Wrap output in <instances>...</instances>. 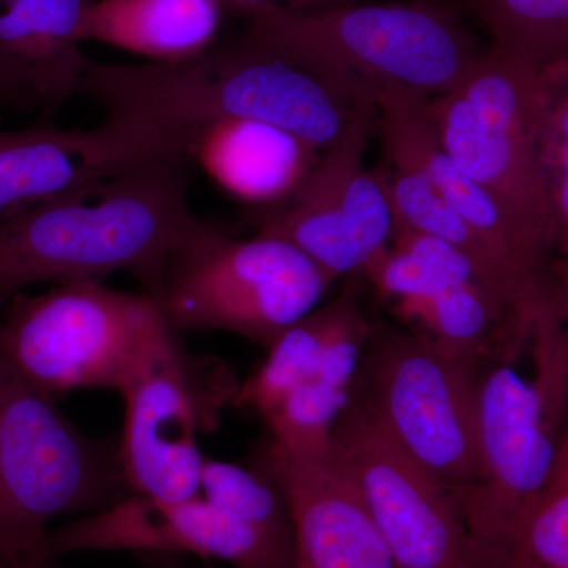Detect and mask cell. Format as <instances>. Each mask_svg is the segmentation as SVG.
<instances>
[{
    "mask_svg": "<svg viewBox=\"0 0 568 568\" xmlns=\"http://www.w3.org/2000/svg\"><path fill=\"white\" fill-rule=\"evenodd\" d=\"M78 95L119 121L156 126L222 119L265 123L320 153L342 141L369 108L244 32L178 62H91Z\"/></svg>",
    "mask_w": 568,
    "mask_h": 568,
    "instance_id": "cell-1",
    "label": "cell"
},
{
    "mask_svg": "<svg viewBox=\"0 0 568 568\" xmlns=\"http://www.w3.org/2000/svg\"><path fill=\"white\" fill-rule=\"evenodd\" d=\"M192 166L152 162L85 192L0 220V312L40 283L129 272L145 290L200 222L190 209Z\"/></svg>",
    "mask_w": 568,
    "mask_h": 568,
    "instance_id": "cell-2",
    "label": "cell"
},
{
    "mask_svg": "<svg viewBox=\"0 0 568 568\" xmlns=\"http://www.w3.org/2000/svg\"><path fill=\"white\" fill-rule=\"evenodd\" d=\"M242 17L245 36L261 47L369 102L387 88L437 99L466 77L487 48L458 11L439 0L267 7Z\"/></svg>",
    "mask_w": 568,
    "mask_h": 568,
    "instance_id": "cell-3",
    "label": "cell"
},
{
    "mask_svg": "<svg viewBox=\"0 0 568 568\" xmlns=\"http://www.w3.org/2000/svg\"><path fill=\"white\" fill-rule=\"evenodd\" d=\"M119 436H89L24 379L0 347V568L51 559V523L132 495Z\"/></svg>",
    "mask_w": 568,
    "mask_h": 568,
    "instance_id": "cell-4",
    "label": "cell"
},
{
    "mask_svg": "<svg viewBox=\"0 0 568 568\" xmlns=\"http://www.w3.org/2000/svg\"><path fill=\"white\" fill-rule=\"evenodd\" d=\"M332 283L283 239H237L200 220L141 293L175 334L222 331L268 347L315 312Z\"/></svg>",
    "mask_w": 568,
    "mask_h": 568,
    "instance_id": "cell-5",
    "label": "cell"
},
{
    "mask_svg": "<svg viewBox=\"0 0 568 568\" xmlns=\"http://www.w3.org/2000/svg\"><path fill=\"white\" fill-rule=\"evenodd\" d=\"M538 114L540 63L495 43L452 91L429 100L437 140L452 163L551 260L555 226L538 156Z\"/></svg>",
    "mask_w": 568,
    "mask_h": 568,
    "instance_id": "cell-6",
    "label": "cell"
},
{
    "mask_svg": "<svg viewBox=\"0 0 568 568\" xmlns=\"http://www.w3.org/2000/svg\"><path fill=\"white\" fill-rule=\"evenodd\" d=\"M171 332L151 298L112 290L102 280L21 293L0 312L3 354L54 399L80 388L121 394Z\"/></svg>",
    "mask_w": 568,
    "mask_h": 568,
    "instance_id": "cell-7",
    "label": "cell"
},
{
    "mask_svg": "<svg viewBox=\"0 0 568 568\" xmlns=\"http://www.w3.org/2000/svg\"><path fill=\"white\" fill-rule=\"evenodd\" d=\"M480 373L416 331L373 325L353 398L457 499L477 477Z\"/></svg>",
    "mask_w": 568,
    "mask_h": 568,
    "instance_id": "cell-8",
    "label": "cell"
},
{
    "mask_svg": "<svg viewBox=\"0 0 568 568\" xmlns=\"http://www.w3.org/2000/svg\"><path fill=\"white\" fill-rule=\"evenodd\" d=\"M239 387L230 366L186 354L171 332L121 390L119 457L130 489L160 500L200 496L197 433L215 428Z\"/></svg>",
    "mask_w": 568,
    "mask_h": 568,
    "instance_id": "cell-9",
    "label": "cell"
},
{
    "mask_svg": "<svg viewBox=\"0 0 568 568\" xmlns=\"http://www.w3.org/2000/svg\"><path fill=\"white\" fill-rule=\"evenodd\" d=\"M373 325L353 290L317 306L267 347L233 406L260 417L268 437L302 454L327 450L353 398Z\"/></svg>",
    "mask_w": 568,
    "mask_h": 568,
    "instance_id": "cell-10",
    "label": "cell"
},
{
    "mask_svg": "<svg viewBox=\"0 0 568 568\" xmlns=\"http://www.w3.org/2000/svg\"><path fill=\"white\" fill-rule=\"evenodd\" d=\"M485 366L478 377L477 477L457 497L485 568H500L519 519L547 491L555 469L556 416L547 392L514 366Z\"/></svg>",
    "mask_w": 568,
    "mask_h": 568,
    "instance_id": "cell-11",
    "label": "cell"
},
{
    "mask_svg": "<svg viewBox=\"0 0 568 568\" xmlns=\"http://www.w3.org/2000/svg\"><path fill=\"white\" fill-rule=\"evenodd\" d=\"M398 568H485L454 493L351 398L328 444Z\"/></svg>",
    "mask_w": 568,
    "mask_h": 568,
    "instance_id": "cell-12",
    "label": "cell"
},
{
    "mask_svg": "<svg viewBox=\"0 0 568 568\" xmlns=\"http://www.w3.org/2000/svg\"><path fill=\"white\" fill-rule=\"evenodd\" d=\"M377 110L365 112L342 141L321 153L295 192L254 220L257 233L283 239L332 280L365 274L395 234L383 175L364 153Z\"/></svg>",
    "mask_w": 568,
    "mask_h": 568,
    "instance_id": "cell-13",
    "label": "cell"
},
{
    "mask_svg": "<svg viewBox=\"0 0 568 568\" xmlns=\"http://www.w3.org/2000/svg\"><path fill=\"white\" fill-rule=\"evenodd\" d=\"M51 559L80 551L163 552L223 560L234 568H298L297 544L280 540L213 506L126 496L114 506L51 529Z\"/></svg>",
    "mask_w": 568,
    "mask_h": 568,
    "instance_id": "cell-14",
    "label": "cell"
},
{
    "mask_svg": "<svg viewBox=\"0 0 568 568\" xmlns=\"http://www.w3.org/2000/svg\"><path fill=\"white\" fill-rule=\"evenodd\" d=\"M152 162H174L151 123L108 119L97 129H61L39 118L28 129H0V220L11 219Z\"/></svg>",
    "mask_w": 568,
    "mask_h": 568,
    "instance_id": "cell-15",
    "label": "cell"
},
{
    "mask_svg": "<svg viewBox=\"0 0 568 568\" xmlns=\"http://www.w3.org/2000/svg\"><path fill=\"white\" fill-rule=\"evenodd\" d=\"M250 466L283 496L298 558L310 567L398 568L364 497L328 448L301 454L265 435Z\"/></svg>",
    "mask_w": 568,
    "mask_h": 568,
    "instance_id": "cell-16",
    "label": "cell"
},
{
    "mask_svg": "<svg viewBox=\"0 0 568 568\" xmlns=\"http://www.w3.org/2000/svg\"><path fill=\"white\" fill-rule=\"evenodd\" d=\"M372 100L387 159L418 168L519 286L537 297H551V260L508 219L487 190L452 163L437 140L429 99L387 88L373 93Z\"/></svg>",
    "mask_w": 568,
    "mask_h": 568,
    "instance_id": "cell-17",
    "label": "cell"
},
{
    "mask_svg": "<svg viewBox=\"0 0 568 568\" xmlns=\"http://www.w3.org/2000/svg\"><path fill=\"white\" fill-rule=\"evenodd\" d=\"M92 0H0V110L52 119L80 93Z\"/></svg>",
    "mask_w": 568,
    "mask_h": 568,
    "instance_id": "cell-18",
    "label": "cell"
},
{
    "mask_svg": "<svg viewBox=\"0 0 568 568\" xmlns=\"http://www.w3.org/2000/svg\"><path fill=\"white\" fill-rule=\"evenodd\" d=\"M160 129L175 162L196 164L239 200L272 207L295 192L321 156L294 134L260 122L222 119Z\"/></svg>",
    "mask_w": 568,
    "mask_h": 568,
    "instance_id": "cell-19",
    "label": "cell"
},
{
    "mask_svg": "<svg viewBox=\"0 0 568 568\" xmlns=\"http://www.w3.org/2000/svg\"><path fill=\"white\" fill-rule=\"evenodd\" d=\"M227 10L224 0H92L81 37L151 62H178L219 43Z\"/></svg>",
    "mask_w": 568,
    "mask_h": 568,
    "instance_id": "cell-20",
    "label": "cell"
},
{
    "mask_svg": "<svg viewBox=\"0 0 568 568\" xmlns=\"http://www.w3.org/2000/svg\"><path fill=\"white\" fill-rule=\"evenodd\" d=\"M379 173L394 209L396 224L455 246L476 265L481 275L514 295L523 305L540 310L551 304L552 297H537L528 293L504 271L480 237L418 168L387 159L386 166L381 168Z\"/></svg>",
    "mask_w": 568,
    "mask_h": 568,
    "instance_id": "cell-21",
    "label": "cell"
},
{
    "mask_svg": "<svg viewBox=\"0 0 568 568\" xmlns=\"http://www.w3.org/2000/svg\"><path fill=\"white\" fill-rule=\"evenodd\" d=\"M538 62V61H537ZM540 63L538 156L556 253L568 256V55Z\"/></svg>",
    "mask_w": 568,
    "mask_h": 568,
    "instance_id": "cell-22",
    "label": "cell"
},
{
    "mask_svg": "<svg viewBox=\"0 0 568 568\" xmlns=\"http://www.w3.org/2000/svg\"><path fill=\"white\" fill-rule=\"evenodd\" d=\"M493 37L538 62L568 55V0H467Z\"/></svg>",
    "mask_w": 568,
    "mask_h": 568,
    "instance_id": "cell-23",
    "label": "cell"
},
{
    "mask_svg": "<svg viewBox=\"0 0 568 568\" xmlns=\"http://www.w3.org/2000/svg\"><path fill=\"white\" fill-rule=\"evenodd\" d=\"M201 496L268 536L297 544L293 519L275 485L254 467L205 458Z\"/></svg>",
    "mask_w": 568,
    "mask_h": 568,
    "instance_id": "cell-24",
    "label": "cell"
},
{
    "mask_svg": "<svg viewBox=\"0 0 568 568\" xmlns=\"http://www.w3.org/2000/svg\"><path fill=\"white\" fill-rule=\"evenodd\" d=\"M568 562V484L549 485L511 532L500 568H558Z\"/></svg>",
    "mask_w": 568,
    "mask_h": 568,
    "instance_id": "cell-25",
    "label": "cell"
},
{
    "mask_svg": "<svg viewBox=\"0 0 568 568\" xmlns=\"http://www.w3.org/2000/svg\"><path fill=\"white\" fill-rule=\"evenodd\" d=\"M556 325L549 346L548 366L552 386L568 402V256L564 257L559 282L555 284Z\"/></svg>",
    "mask_w": 568,
    "mask_h": 568,
    "instance_id": "cell-26",
    "label": "cell"
},
{
    "mask_svg": "<svg viewBox=\"0 0 568 568\" xmlns=\"http://www.w3.org/2000/svg\"><path fill=\"white\" fill-rule=\"evenodd\" d=\"M361 2V0H224L227 9L246 13V11L267 9L308 10L321 9V7L342 6V3Z\"/></svg>",
    "mask_w": 568,
    "mask_h": 568,
    "instance_id": "cell-27",
    "label": "cell"
},
{
    "mask_svg": "<svg viewBox=\"0 0 568 568\" xmlns=\"http://www.w3.org/2000/svg\"><path fill=\"white\" fill-rule=\"evenodd\" d=\"M560 484H568V416L566 426H564L558 439L555 469H552L551 480H549V485Z\"/></svg>",
    "mask_w": 568,
    "mask_h": 568,
    "instance_id": "cell-28",
    "label": "cell"
},
{
    "mask_svg": "<svg viewBox=\"0 0 568 568\" xmlns=\"http://www.w3.org/2000/svg\"><path fill=\"white\" fill-rule=\"evenodd\" d=\"M32 568H59L58 564H55V560H47V562H41L39 566L32 567Z\"/></svg>",
    "mask_w": 568,
    "mask_h": 568,
    "instance_id": "cell-29",
    "label": "cell"
},
{
    "mask_svg": "<svg viewBox=\"0 0 568 568\" xmlns=\"http://www.w3.org/2000/svg\"><path fill=\"white\" fill-rule=\"evenodd\" d=\"M298 568H312V567H310L308 564H306L304 559L298 558Z\"/></svg>",
    "mask_w": 568,
    "mask_h": 568,
    "instance_id": "cell-30",
    "label": "cell"
},
{
    "mask_svg": "<svg viewBox=\"0 0 568 568\" xmlns=\"http://www.w3.org/2000/svg\"><path fill=\"white\" fill-rule=\"evenodd\" d=\"M558 568H568V562L564 564V566H560Z\"/></svg>",
    "mask_w": 568,
    "mask_h": 568,
    "instance_id": "cell-31",
    "label": "cell"
}]
</instances>
